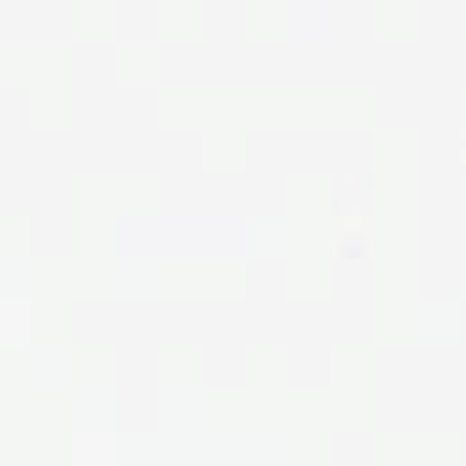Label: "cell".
<instances>
[{
	"instance_id": "1",
	"label": "cell",
	"mask_w": 466,
	"mask_h": 466,
	"mask_svg": "<svg viewBox=\"0 0 466 466\" xmlns=\"http://www.w3.org/2000/svg\"><path fill=\"white\" fill-rule=\"evenodd\" d=\"M335 257L338 259H349V262H360V259H366L369 254H371V240H369V234L363 227H346L344 232L338 234V240H335Z\"/></svg>"
},
{
	"instance_id": "2",
	"label": "cell",
	"mask_w": 466,
	"mask_h": 466,
	"mask_svg": "<svg viewBox=\"0 0 466 466\" xmlns=\"http://www.w3.org/2000/svg\"><path fill=\"white\" fill-rule=\"evenodd\" d=\"M28 314L19 306H0V341H22Z\"/></svg>"
},
{
	"instance_id": "3",
	"label": "cell",
	"mask_w": 466,
	"mask_h": 466,
	"mask_svg": "<svg viewBox=\"0 0 466 466\" xmlns=\"http://www.w3.org/2000/svg\"><path fill=\"white\" fill-rule=\"evenodd\" d=\"M333 213H335V218H346V213H349V207H352V196L349 194H344V191H333Z\"/></svg>"
},
{
	"instance_id": "4",
	"label": "cell",
	"mask_w": 466,
	"mask_h": 466,
	"mask_svg": "<svg viewBox=\"0 0 466 466\" xmlns=\"http://www.w3.org/2000/svg\"><path fill=\"white\" fill-rule=\"evenodd\" d=\"M357 183L363 186V191H366V196H371V194H373V175H371V172L360 175V180H357Z\"/></svg>"
}]
</instances>
